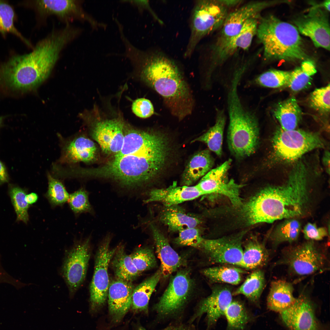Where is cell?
Masks as SVG:
<instances>
[{
  "mask_svg": "<svg viewBox=\"0 0 330 330\" xmlns=\"http://www.w3.org/2000/svg\"><path fill=\"white\" fill-rule=\"evenodd\" d=\"M323 163L325 167L326 171L328 174L330 173V153L328 151H326L323 157Z\"/></svg>",
  "mask_w": 330,
  "mask_h": 330,
  "instance_id": "52",
  "label": "cell"
},
{
  "mask_svg": "<svg viewBox=\"0 0 330 330\" xmlns=\"http://www.w3.org/2000/svg\"><path fill=\"white\" fill-rule=\"evenodd\" d=\"M330 0H327L325 1L324 2L321 3L319 4L320 6L322 8L326 10L328 12H329L330 11Z\"/></svg>",
  "mask_w": 330,
  "mask_h": 330,
  "instance_id": "55",
  "label": "cell"
},
{
  "mask_svg": "<svg viewBox=\"0 0 330 330\" xmlns=\"http://www.w3.org/2000/svg\"><path fill=\"white\" fill-rule=\"evenodd\" d=\"M228 13L227 8L220 0L195 1L190 18V36L184 56H191L202 38L222 27Z\"/></svg>",
  "mask_w": 330,
  "mask_h": 330,
  "instance_id": "7",
  "label": "cell"
},
{
  "mask_svg": "<svg viewBox=\"0 0 330 330\" xmlns=\"http://www.w3.org/2000/svg\"><path fill=\"white\" fill-rule=\"evenodd\" d=\"M90 255L89 238L75 242L65 254L61 272L71 298L85 279Z\"/></svg>",
  "mask_w": 330,
  "mask_h": 330,
  "instance_id": "10",
  "label": "cell"
},
{
  "mask_svg": "<svg viewBox=\"0 0 330 330\" xmlns=\"http://www.w3.org/2000/svg\"><path fill=\"white\" fill-rule=\"evenodd\" d=\"M272 144L274 159L286 162L297 160L306 153L326 145L317 133L296 129L284 130L280 127L274 133Z\"/></svg>",
  "mask_w": 330,
  "mask_h": 330,
  "instance_id": "8",
  "label": "cell"
},
{
  "mask_svg": "<svg viewBox=\"0 0 330 330\" xmlns=\"http://www.w3.org/2000/svg\"><path fill=\"white\" fill-rule=\"evenodd\" d=\"M124 127V123L120 118L100 121L94 126L93 137L105 153L115 155L123 145Z\"/></svg>",
  "mask_w": 330,
  "mask_h": 330,
  "instance_id": "19",
  "label": "cell"
},
{
  "mask_svg": "<svg viewBox=\"0 0 330 330\" xmlns=\"http://www.w3.org/2000/svg\"><path fill=\"white\" fill-rule=\"evenodd\" d=\"M307 172L299 162L291 171L286 182L268 186L260 190L240 207L247 225L272 223L302 215L309 200Z\"/></svg>",
  "mask_w": 330,
  "mask_h": 330,
  "instance_id": "1",
  "label": "cell"
},
{
  "mask_svg": "<svg viewBox=\"0 0 330 330\" xmlns=\"http://www.w3.org/2000/svg\"><path fill=\"white\" fill-rule=\"evenodd\" d=\"M317 70L314 62L308 59L303 61L301 65L291 71L287 86L292 90L297 92L307 86Z\"/></svg>",
  "mask_w": 330,
  "mask_h": 330,
  "instance_id": "35",
  "label": "cell"
},
{
  "mask_svg": "<svg viewBox=\"0 0 330 330\" xmlns=\"http://www.w3.org/2000/svg\"><path fill=\"white\" fill-rule=\"evenodd\" d=\"M269 257L268 252L263 245L256 240H251L243 249L240 266L248 269L263 266L266 264Z\"/></svg>",
  "mask_w": 330,
  "mask_h": 330,
  "instance_id": "33",
  "label": "cell"
},
{
  "mask_svg": "<svg viewBox=\"0 0 330 330\" xmlns=\"http://www.w3.org/2000/svg\"><path fill=\"white\" fill-rule=\"evenodd\" d=\"M259 16L251 18L244 24L237 34L229 38H219L212 48L211 64L208 76L211 79L214 70L238 50H246L250 46L256 35Z\"/></svg>",
  "mask_w": 330,
  "mask_h": 330,
  "instance_id": "13",
  "label": "cell"
},
{
  "mask_svg": "<svg viewBox=\"0 0 330 330\" xmlns=\"http://www.w3.org/2000/svg\"><path fill=\"white\" fill-rule=\"evenodd\" d=\"M97 148L95 143L82 136L68 142L63 149L61 160L67 163H89L95 159Z\"/></svg>",
  "mask_w": 330,
  "mask_h": 330,
  "instance_id": "25",
  "label": "cell"
},
{
  "mask_svg": "<svg viewBox=\"0 0 330 330\" xmlns=\"http://www.w3.org/2000/svg\"><path fill=\"white\" fill-rule=\"evenodd\" d=\"M110 237L107 236L99 247L95 256L94 271L90 288V311L95 312L105 302L109 281V264L116 247H110Z\"/></svg>",
  "mask_w": 330,
  "mask_h": 330,
  "instance_id": "12",
  "label": "cell"
},
{
  "mask_svg": "<svg viewBox=\"0 0 330 330\" xmlns=\"http://www.w3.org/2000/svg\"><path fill=\"white\" fill-rule=\"evenodd\" d=\"M301 229L299 222L295 219H285L275 228L271 236L274 246L284 242L292 243L298 238Z\"/></svg>",
  "mask_w": 330,
  "mask_h": 330,
  "instance_id": "38",
  "label": "cell"
},
{
  "mask_svg": "<svg viewBox=\"0 0 330 330\" xmlns=\"http://www.w3.org/2000/svg\"><path fill=\"white\" fill-rule=\"evenodd\" d=\"M170 152L168 140L160 134L138 151L113 159L100 167L87 169L86 174L112 179L126 187L139 186L150 182L159 174Z\"/></svg>",
  "mask_w": 330,
  "mask_h": 330,
  "instance_id": "3",
  "label": "cell"
},
{
  "mask_svg": "<svg viewBox=\"0 0 330 330\" xmlns=\"http://www.w3.org/2000/svg\"><path fill=\"white\" fill-rule=\"evenodd\" d=\"M130 255L134 264L140 273L154 268L156 265L154 254L149 248H139Z\"/></svg>",
  "mask_w": 330,
  "mask_h": 330,
  "instance_id": "43",
  "label": "cell"
},
{
  "mask_svg": "<svg viewBox=\"0 0 330 330\" xmlns=\"http://www.w3.org/2000/svg\"><path fill=\"white\" fill-rule=\"evenodd\" d=\"M61 52L55 42L42 39L31 52L14 55L0 64V82L13 90L31 89L47 78Z\"/></svg>",
  "mask_w": 330,
  "mask_h": 330,
  "instance_id": "4",
  "label": "cell"
},
{
  "mask_svg": "<svg viewBox=\"0 0 330 330\" xmlns=\"http://www.w3.org/2000/svg\"><path fill=\"white\" fill-rule=\"evenodd\" d=\"M156 252L161 262L162 276L165 278L169 276L181 266L182 260L170 246L163 233L156 225H150Z\"/></svg>",
  "mask_w": 330,
  "mask_h": 330,
  "instance_id": "24",
  "label": "cell"
},
{
  "mask_svg": "<svg viewBox=\"0 0 330 330\" xmlns=\"http://www.w3.org/2000/svg\"><path fill=\"white\" fill-rule=\"evenodd\" d=\"M202 272L204 275L213 282L237 285L241 280L243 272L237 267L222 266L208 268Z\"/></svg>",
  "mask_w": 330,
  "mask_h": 330,
  "instance_id": "36",
  "label": "cell"
},
{
  "mask_svg": "<svg viewBox=\"0 0 330 330\" xmlns=\"http://www.w3.org/2000/svg\"><path fill=\"white\" fill-rule=\"evenodd\" d=\"M293 291L292 285L289 282L282 280L272 282L267 299L268 308L279 313L288 308L296 299Z\"/></svg>",
  "mask_w": 330,
  "mask_h": 330,
  "instance_id": "27",
  "label": "cell"
},
{
  "mask_svg": "<svg viewBox=\"0 0 330 330\" xmlns=\"http://www.w3.org/2000/svg\"><path fill=\"white\" fill-rule=\"evenodd\" d=\"M161 276L160 270H158L134 288L132 293L131 306L134 310L148 313L150 299Z\"/></svg>",
  "mask_w": 330,
  "mask_h": 330,
  "instance_id": "31",
  "label": "cell"
},
{
  "mask_svg": "<svg viewBox=\"0 0 330 330\" xmlns=\"http://www.w3.org/2000/svg\"><path fill=\"white\" fill-rule=\"evenodd\" d=\"M134 288L131 282L117 279L110 284L108 294V308L113 322H120L131 307Z\"/></svg>",
  "mask_w": 330,
  "mask_h": 330,
  "instance_id": "22",
  "label": "cell"
},
{
  "mask_svg": "<svg viewBox=\"0 0 330 330\" xmlns=\"http://www.w3.org/2000/svg\"><path fill=\"white\" fill-rule=\"evenodd\" d=\"M88 196L89 193L83 188L69 194L68 204L71 209L75 215L83 213H93Z\"/></svg>",
  "mask_w": 330,
  "mask_h": 330,
  "instance_id": "45",
  "label": "cell"
},
{
  "mask_svg": "<svg viewBox=\"0 0 330 330\" xmlns=\"http://www.w3.org/2000/svg\"><path fill=\"white\" fill-rule=\"evenodd\" d=\"M256 35L266 60L294 61L309 59L299 33L294 25L272 15L262 17Z\"/></svg>",
  "mask_w": 330,
  "mask_h": 330,
  "instance_id": "6",
  "label": "cell"
},
{
  "mask_svg": "<svg viewBox=\"0 0 330 330\" xmlns=\"http://www.w3.org/2000/svg\"><path fill=\"white\" fill-rule=\"evenodd\" d=\"M328 11L314 4L305 14L298 16L293 22L298 31L309 37L315 46L330 50V25Z\"/></svg>",
  "mask_w": 330,
  "mask_h": 330,
  "instance_id": "14",
  "label": "cell"
},
{
  "mask_svg": "<svg viewBox=\"0 0 330 330\" xmlns=\"http://www.w3.org/2000/svg\"><path fill=\"white\" fill-rule=\"evenodd\" d=\"M239 81L228 84L227 108L229 123L227 133L229 149L235 157L242 159L254 153L258 146L259 127L254 112L245 107L238 92Z\"/></svg>",
  "mask_w": 330,
  "mask_h": 330,
  "instance_id": "5",
  "label": "cell"
},
{
  "mask_svg": "<svg viewBox=\"0 0 330 330\" xmlns=\"http://www.w3.org/2000/svg\"><path fill=\"white\" fill-rule=\"evenodd\" d=\"M47 177L48 187L45 196L52 206L63 205L68 201L69 194L60 181L49 174Z\"/></svg>",
  "mask_w": 330,
  "mask_h": 330,
  "instance_id": "42",
  "label": "cell"
},
{
  "mask_svg": "<svg viewBox=\"0 0 330 330\" xmlns=\"http://www.w3.org/2000/svg\"><path fill=\"white\" fill-rule=\"evenodd\" d=\"M9 193L17 221L27 223L29 220L28 210L29 205L25 199L26 191L18 186L12 185L9 186Z\"/></svg>",
  "mask_w": 330,
  "mask_h": 330,
  "instance_id": "41",
  "label": "cell"
},
{
  "mask_svg": "<svg viewBox=\"0 0 330 330\" xmlns=\"http://www.w3.org/2000/svg\"><path fill=\"white\" fill-rule=\"evenodd\" d=\"M224 315L227 321L226 330H243L251 318L245 306L238 301H232Z\"/></svg>",
  "mask_w": 330,
  "mask_h": 330,
  "instance_id": "37",
  "label": "cell"
},
{
  "mask_svg": "<svg viewBox=\"0 0 330 330\" xmlns=\"http://www.w3.org/2000/svg\"><path fill=\"white\" fill-rule=\"evenodd\" d=\"M111 261L117 279L131 282L140 274L123 245L116 247Z\"/></svg>",
  "mask_w": 330,
  "mask_h": 330,
  "instance_id": "32",
  "label": "cell"
},
{
  "mask_svg": "<svg viewBox=\"0 0 330 330\" xmlns=\"http://www.w3.org/2000/svg\"><path fill=\"white\" fill-rule=\"evenodd\" d=\"M216 119L215 124L205 133L192 142L200 141L205 143L209 150L217 156H221L222 154V144L223 132L226 117L222 109H216Z\"/></svg>",
  "mask_w": 330,
  "mask_h": 330,
  "instance_id": "30",
  "label": "cell"
},
{
  "mask_svg": "<svg viewBox=\"0 0 330 330\" xmlns=\"http://www.w3.org/2000/svg\"><path fill=\"white\" fill-rule=\"evenodd\" d=\"M245 233L244 231L215 239L203 238L198 248L206 255L212 263L240 266L243 253L242 240Z\"/></svg>",
  "mask_w": 330,
  "mask_h": 330,
  "instance_id": "15",
  "label": "cell"
},
{
  "mask_svg": "<svg viewBox=\"0 0 330 330\" xmlns=\"http://www.w3.org/2000/svg\"><path fill=\"white\" fill-rule=\"evenodd\" d=\"M227 8L235 6L241 3L243 1L240 0H220Z\"/></svg>",
  "mask_w": 330,
  "mask_h": 330,
  "instance_id": "53",
  "label": "cell"
},
{
  "mask_svg": "<svg viewBox=\"0 0 330 330\" xmlns=\"http://www.w3.org/2000/svg\"><path fill=\"white\" fill-rule=\"evenodd\" d=\"M9 178L6 168L0 160V185L8 182Z\"/></svg>",
  "mask_w": 330,
  "mask_h": 330,
  "instance_id": "51",
  "label": "cell"
},
{
  "mask_svg": "<svg viewBox=\"0 0 330 330\" xmlns=\"http://www.w3.org/2000/svg\"><path fill=\"white\" fill-rule=\"evenodd\" d=\"M327 258L313 240L287 249L278 264L285 265L295 274L305 276L323 269Z\"/></svg>",
  "mask_w": 330,
  "mask_h": 330,
  "instance_id": "11",
  "label": "cell"
},
{
  "mask_svg": "<svg viewBox=\"0 0 330 330\" xmlns=\"http://www.w3.org/2000/svg\"><path fill=\"white\" fill-rule=\"evenodd\" d=\"M81 3L77 0H39L33 1L31 4L41 17L54 15L67 22L78 20L88 22L93 29L105 28L106 24L97 21L84 11Z\"/></svg>",
  "mask_w": 330,
  "mask_h": 330,
  "instance_id": "17",
  "label": "cell"
},
{
  "mask_svg": "<svg viewBox=\"0 0 330 330\" xmlns=\"http://www.w3.org/2000/svg\"><path fill=\"white\" fill-rule=\"evenodd\" d=\"M125 2H128L137 8L140 12H141L145 9L147 10L152 15V16L159 23L163 24V22L156 16L150 6L148 1L147 0H128L123 1Z\"/></svg>",
  "mask_w": 330,
  "mask_h": 330,
  "instance_id": "49",
  "label": "cell"
},
{
  "mask_svg": "<svg viewBox=\"0 0 330 330\" xmlns=\"http://www.w3.org/2000/svg\"><path fill=\"white\" fill-rule=\"evenodd\" d=\"M203 196L196 186H178L176 182L165 188L155 189L149 191L144 200L145 203L159 202L167 207L190 201Z\"/></svg>",
  "mask_w": 330,
  "mask_h": 330,
  "instance_id": "23",
  "label": "cell"
},
{
  "mask_svg": "<svg viewBox=\"0 0 330 330\" xmlns=\"http://www.w3.org/2000/svg\"><path fill=\"white\" fill-rule=\"evenodd\" d=\"M15 12L12 6L5 1L0 0V33L3 35L9 33H12L27 45H31L15 26Z\"/></svg>",
  "mask_w": 330,
  "mask_h": 330,
  "instance_id": "40",
  "label": "cell"
},
{
  "mask_svg": "<svg viewBox=\"0 0 330 330\" xmlns=\"http://www.w3.org/2000/svg\"><path fill=\"white\" fill-rule=\"evenodd\" d=\"M136 330H147L143 326L139 325L137 327ZM161 330H196V329L191 325L179 324L170 325Z\"/></svg>",
  "mask_w": 330,
  "mask_h": 330,
  "instance_id": "50",
  "label": "cell"
},
{
  "mask_svg": "<svg viewBox=\"0 0 330 330\" xmlns=\"http://www.w3.org/2000/svg\"><path fill=\"white\" fill-rule=\"evenodd\" d=\"M4 117L2 116H0V127L2 125Z\"/></svg>",
  "mask_w": 330,
  "mask_h": 330,
  "instance_id": "56",
  "label": "cell"
},
{
  "mask_svg": "<svg viewBox=\"0 0 330 330\" xmlns=\"http://www.w3.org/2000/svg\"><path fill=\"white\" fill-rule=\"evenodd\" d=\"M132 110L135 115L142 118L149 117L154 112L151 102L149 100L143 98H138L133 102Z\"/></svg>",
  "mask_w": 330,
  "mask_h": 330,
  "instance_id": "47",
  "label": "cell"
},
{
  "mask_svg": "<svg viewBox=\"0 0 330 330\" xmlns=\"http://www.w3.org/2000/svg\"><path fill=\"white\" fill-rule=\"evenodd\" d=\"M230 159L216 168L211 169L203 177L196 185L203 195L213 193L227 197L232 204L239 207L242 204L240 190L242 185L236 183L233 179L229 180L228 171L230 167Z\"/></svg>",
  "mask_w": 330,
  "mask_h": 330,
  "instance_id": "16",
  "label": "cell"
},
{
  "mask_svg": "<svg viewBox=\"0 0 330 330\" xmlns=\"http://www.w3.org/2000/svg\"><path fill=\"white\" fill-rule=\"evenodd\" d=\"M273 113L280 125V128L284 130L296 129L302 118L301 110L293 97L279 102Z\"/></svg>",
  "mask_w": 330,
  "mask_h": 330,
  "instance_id": "29",
  "label": "cell"
},
{
  "mask_svg": "<svg viewBox=\"0 0 330 330\" xmlns=\"http://www.w3.org/2000/svg\"><path fill=\"white\" fill-rule=\"evenodd\" d=\"M123 56L138 70L142 80L162 97L172 115L182 119L191 114L193 96L174 61L162 53L141 50L131 44Z\"/></svg>",
  "mask_w": 330,
  "mask_h": 330,
  "instance_id": "2",
  "label": "cell"
},
{
  "mask_svg": "<svg viewBox=\"0 0 330 330\" xmlns=\"http://www.w3.org/2000/svg\"><path fill=\"white\" fill-rule=\"evenodd\" d=\"M38 196L37 194L34 193H31L26 195L25 199L29 205L33 204L37 201Z\"/></svg>",
  "mask_w": 330,
  "mask_h": 330,
  "instance_id": "54",
  "label": "cell"
},
{
  "mask_svg": "<svg viewBox=\"0 0 330 330\" xmlns=\"http://www.w3.org/2000/svg\"><path fill=\"white\" fill-rule=\"evenodd\" d=\"M265 280L264 273L257 270L250 273L244 282L233 294L242 295L251 302L258 301L264 289Z\"/></svg>",
  "mask_w": 330,
  "mask_h": 330,
  "instance_id": "34",
  "label": "cell"
},
{
  "mask_svg": "<svg viewBox=\"0 0 330 330\" xmlns=\"http://www.w3.org/2000/svg\"><path fill=\"white\" fill-rule=\"evenodd\" d=\"M214 160L207 149L197 152L191 158L182 177V185L191 186L210 170Z\"/></svg>",
  "mask_w": 330,
  "mask_h": 330,
  "instance_id": "28",
  "label": "cell"
},
{
  "mask_svg": "<svg viewBox=\"0 0 330 330\" xmlns=\"http://www.w3.org/2000/svg\"><path fill=\"white\" fill-rule=\"evenodd\" d=\"M291 71L271 69L255 77L248 82L249 86L277 88L287 84Z\"/></svg>",
  "mask_w": 330,
  "mask_h": 330,
  "instance_id": "39",
  "label": "cell"
},
{
  "mask_svg": "<svg viewBox=\"0 0 330 330\" xmlns=\"http://www.w3.org/2000/svg\"><path fill=\"white\" fill-rule=\"evenodd\" d=\"M178 236L175 240L178 244L198 248L203 238L199 230L196 228H188L178 232Z\"/></svg>",
  "mask_w": 330,
  "mask_h": 330,
  "instance_id": "46",
  "label": "cell"
},
{
  "mask_svg": "<svg viewBox=\"0 0 330 330\" xmlns=\"http://www.w3.org/2000/svg\"><path fill=\"white\" fill-rule=\"evenodd\" d=\"M189 272L183 270L171 278L169 285L153 309L161 319L180 314L189 300L192 288Z\"/></svg>",
  "mask_w": 330,
  "mask_h": 330,
  "instance_id": "9",
  "label": "cell"
},
{
  "mask_svg": "<svg viewBox=\"0 0 330 330\" xmlns=\"http://www.w3.org/2000/svg\"><path fill=\"white\" fill-rule=\"evenodd\" d=\"M287 1H256L247 3L228 13L222 27L219 38L231 37L238 34L249 19L259 16L260 12L274 5L287 3Z\"/></svg>",
  "mask_w": 330,
  "mask_h": 330,
  "instance_id": "20",
  "label": "cell"
},
{
  "mask_svg": "<svg viewBox=\"0 0 330 330\" xmlns=\"http://www.w3.org/2000/svg\"><path fill=\"white\" fill-rule=\"evenodd\" d=\"M280 314L283 322L291 330H320L313 303L303 293Z\"/></svg>",
  "mask_w": 330,
  "mask_h": 330,
  "instance_id": "18",
  "label": "cell"
},
{
  "mask_svg": "<svg viewBox=\"0 0 330 330\" xmlns=\"http://www.w3.org/2000/svg\"><path fill=\"white\" fill-rule=\"evenodd\" d=\"M233 294L229 289L220 287L213 290L211 294L199 304L191 320L200 318L205 314L207 328L214 325L232 301Z\"/></svg>",
  "mask_w": 330,
  "mask_h": 330,
  "instance_id": "21",
  "label": "cell"
},
{
  "mask_svg": "<svg viewBox=\"0 0 330 330\" xmlns=\"http://www.w3.org/2000/svg\"><path fill=\"white\" fill-rule=\"evenodd\" d=\"M303 232L305 238L311 240H322L328 235L325 228L318 227L315 224L311 223H308L305 225Z\"/></svg>",
  "mask_w": 330,
  "mask_h": 330,
  "instance_id": "48",
  "label": "cell"
},
{
  "mask_svg": "<svg viewBox=\"0 0 330 330\" xmlns=\"http://www.w3.org/2000/svg\"><path fill=\"white\" fill-rule=\"evenodd\" d=\"M310 107L322 113H328L330 111V84L317 88L310 94L309 99Z\"/></svg>",
  "mask_w": 330,
  "mask_h": 330,
  "instance_id": "44",
  "label": "cell"
},
{
  "mask_svg": "<svg viewBox=\"0 0 330 330\" xmlns=\"http://www.w3.org/2000/svg\"><path fill=\"white\" fill-rule=\"evenodd\" d=\"M159 221L172 232H178L183 229L195 228L200 224L197 218L186 213L179 205L164 207L158 215Z\"/></svg>",
  "mask_w": 330,
  "mask_h": 330,
  "instance_id": "26",
  "label": "cell"
}]
</instances>
